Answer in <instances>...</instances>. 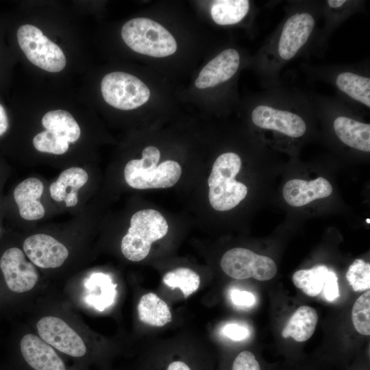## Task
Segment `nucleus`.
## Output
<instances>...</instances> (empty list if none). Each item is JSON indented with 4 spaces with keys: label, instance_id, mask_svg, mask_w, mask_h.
Returning <instances> with one entry per match:
<instances>
[{
    "label": "nucleus",
    "instance_id": "nucleus-1",
    "mask_svg": "<svg viewBox=\"0 0 370 370\" xmlns=\"http://www.w3.org/2000/svg\"><path fill=\"white\" fill-rule=\"evenodd\" d=\"M320 1H291L286 14L262 45L256 66L265 88L280 84V74L292 60L320 52Z\"/></svg>",
    "mask_w": 370,
    "mask_h": 370
},
{
    "label": "nucleus",
    "instance_id": "nucleus-2",
    "mask_svg": "<svg viewBox=\"0 0 370 370\" xmlns=\"http://www.w3.org/2000/svg\"><path fill=\"white\" fill-rule=\"evenodd\" d=\"M251 108L257 128L294 140L306 134L308 120L317 115L310 92L281 84L262 91Z\"/></svg>",
    "mask_w": 370,
    "mask_h": 370
},
{
    "label": "nucleus",
    "instance_id": "nucleus-3",
    "mask_svg": "<svg viewBox=\"0 0 370 370\" xmlns=\"http://www.w3.org/2000/svg\"><path fill=\"white\" fill-rule=\"evenodd\" d=\"M315 106L332 119V129L345 145L358 151H370V124L352 116L356 110L337 97L310 92Z\"/></svg>",
    "mask_w": 370,
    "mask_h": 370
},
{
    "label": "nucleus",
    "instance_id": "nucleus-4",
    "mask_svg": "<svg viewBox=\"0 0 370 370\" xmlns=\"http://www.w3.org/2000/svg\"><path fill=\"white\" fill-rule=\"evenodd\" d=\"M241 167V157L234 152L223 153L214 161L208 184L209 201L216 210H230L245 198L247 186L235 180Z\"/></svg>",
    "mask_w": 370,
    "mask_h": 370
},
{
    "label": "nucleus",
    "instance_id": "nucleus-5",
    "mask_svg": "<svg viewBox=\"0 0 370 370\" xmlns=\"http://www.w3.org/2000/svg\"><path fill=\"white\" fill-rule=\"evenodd\" d=\"M316 78L332 85L340 98L356 109L370 108L369 68L362 65H336L308 68Z\"/></svg>",
    "mask_w": 370,
    "mask_h": 370
},
{
    "label": "nucleus",
    "instance_id": "nucleus-6",
    "mask_svg": "<svg viewBox=\"0 0 370 370\" xmlns=\"http://www.w3.org/2000/svg\"><path fill=\"white\" fill-rule=\"evenodd\" d=\"M160 158L157 147H145L140 160H132L125 165L124 177L127 184L140 190L166 188L175 185L182 174L181 166L174 160H166L157 166Z\"/></svg>",
    "mask_w": 370,
    "mask_h": 370
},
{
    "label": "nucleus",
    "instance_id": "nucleus-7",
    "mask_svg": "<svg viewBox=\"0 0 370 370\" xmlns=\"http://www.w3.org/2000/svg\"><path fill=\"white\" fill-rule=\"evenodd\" d=\"M168 230L166 220L160 212L145 209L135 212L121 241L123 256L134 262L143 260L149 254L151 244L163 238Z\"/></svg>",
    "mask_w": 370,
    "mask_h": 370
},
{
    "label": "nucleus",
    "instance_id": "nucleus-8",
    "mask_svg": "<svg viewBox=\"0 0 370 370\" xmlns=\"http://www.w3.org/2000/svg\"><path fill=\"white\" fill-rule=\"evenodd\" d=\"M121 36L133 51L151 57L169 56L177 50L173 35L148 18H136L126 22L121 29Z\"/></svg>",
    "mask_w": 370,
    "mask_h": 370
},
{
    "label": "nucleus",
    "instance_id": "nucleus-9",
    "mask_svg": "<svg viewBox=\"0 0 370 370\" xmlns=\"http://www.w3.org/2000/svg\"><path fill=\"white\" fill-rule=\"evenodd\" d=\"M16 36L20 48L34 65L51 73L60 72L65 67L66 59L61 48L37 27L23 25L17 30Z\"/></svg>",
    "mask_w": 370,
    "mask_h": 370
},
{
    "label": "nucleus",
    "instance_id": "nucleus-10",
    "mask_svg": "<svg viewBox=\"0 0 370 370\" xmlns=\"http://www.w3.org/2000/svg\"><path fill=\"white\" fill-rule=\"evenodd\" d=\"M101 90L107 103L123 110L137 108L150 97V90L144 82L133 75L119 71L103 77Z\"/></svg>",
    "mask_w": 370,
    "mask_h": 370
},
{
    "label": "nucleus",
    "instance_id": "nucleus-11",
    "mask_svg": "<svg viewBox=\"0 0 370 370\" xmlns=\"http://www.w3.org/2000/svg\"><path fill=\"white\" fill-rule=\"evenodd\" d=\"M220 264L225 273L236 280L253 278L267 281L272 279L277 273V266L271 258L241 247L225 252Z\"/></svg>",
    "mask_w": 370,
    "mask_h": 370
},
{
    "label": "nucleus",
    "instance_id": "nucleus-12",
    "mask_svg": "<svg viewBox=\"0 0 370 370\" xmlns=\"http://www.w3.org/2000/svg\"><path fill=\"white\" fill-rule=\"evenodd\" d=\"M0 271L8 289L16 293L32 289L38 278L35 267L26 260L23 251L16 247H8L2 252Z\"/></svg>",
    "mask_w": 370,
    "mask_h": 370
},
{
    "label": "nucleus",
    "instance_id": "nucleus-13",
    "mask_svg": "<svg viewBox=\"0 0 370 370\" xmlns=\"http://www.w3.org/2000/svg\"><path fill=\"white\" fill-rule=\"evenodd\" d=\"M36 328L41 339L58 351L73 357L85 355L86 347L83 340L62 319L45 317L38 321Z\"/></svg>",
    "mask_w": 370,
    "mask_h": 370
},
{
    "label": "nucleus",
    "instance_id": "nucleus-14",
    "mask_svg": "<svg viewBox=\"0 0 370 370\" xmlns=\"http://www.w3.org/2000/svg\"><path fill=\"white\" fill-rule=\"evenodd\" d=\"M23 248L30 260L43 269L60 267L69 256V251L63 244L45 234L27 237Z\"/></svg>",
    "mask_w": 370,
    "mask_h": 370
},
{
    "label": "nucleus",
    "instance_id": "nucleus-15",
    "mask_svg": "<svg viewBox=\"0 0 370 370\" xmlns=\"http://www.w3.org/2000/svg\"><path fill=\"white\" fill-rule=\"evenodd\" d=\"M241 66L240 53L234 48L226 49L212 58L201 69L195 82L197 88H213L230 80Z\"/></svg>",
    "mask_w": 370,
    "mask_h": 370
},
{
    "label": "nucleus",
    "instance_id": "nucleus-16",
    "mask_svg": "<svg viewBox=\"0 0 370 370\" xmlns=\"http://www.w3.org/2000/svg\"><path fill=\"white\" fill-rule=\"evenodd\" d=\"M20 350L25 361L34 370H66L52 347L37 336L25 335L20 342Z\"/></svg>",
    "mask_w": 370,
    "mask_h": 370
},
{
    "label": "nucleus",
    "instance_id": "nucleus-17",
    "mask_svg": "<svg viewBox=\"0 0 370 370\" xmlns=\"http://www.w3.org/2000/svg\"><path fill=\"white\" fill-rule=\"evenodd\" d=\"M364 4L362 1H320L322 18L324 20V26L320 30L319 40L321 52L323 51L331 33L349 17L361 11Z\"/></svg>",
    "mask_w": 370,
    "mask_h": 370
},
{
    "label": "nucleus",
    "instance_id": "nucleus-18",
    "mask_svg": "<svg viewBox=\"0 0 370 370\" xmlns=\"http://www.w3.org/2000/svg\"><path fill=\"white\" fill-rule=\"evenodd\" d=\"M332 190L331 184L324 177L311 181L293 179L285 184L283 196L289 205L300 207L315 199L330 196Z\"/></svg>",
    "mask_w": 370,
    "mask_h": 370
},
{
    "label": "nucleus",
    "instance_id": "nucleus-19",
    "mask_svg": "<svg viewBox=\"0 0 370 370\" xmlns=\"http://www.w3.org/2000/svg\"><path fill=\"white\" fill-rule=\"evenodd\" d=\"M43 189L42 182L35 177L25 179L14 188L13 200L22 219L34 221L44 217L45 210L39 201Z\"/></svg>",
    "mask_w": 370,
    "mask_h": 370
},
{
    "label": "nucleus",
    "instance_id": "nucleus-20",
    "mask_svg": "<svg viewBox=\"0 0 370 370\" xmlns=\"http://www.w3.org/2000/svg\"><path fill=\"white\" fill-rule=\"evenodd\" d=\"M85 286L86 302L96 310L103 311L113 304L116 284L112 283L108 275L95 273L86 280Z\"/></svg>",
    "mask_w": 370,
    "mask_h": 370
},
{
    "label": "nucleus",
    "instance_id": "nucleus-21",
    "mask_svg": "<svg viewBox=\"0 0 370 370\" xmlns=\"http://www.w3.org/2000/svg\"><path fill=\"white\" fill-rule=\"evenodd\" d=\"M318 322L316 310L308 306L299 307L290 317L284 328V338H293L295 341L304 342L314 334Z\"/></svg>",
    "mask_w": 370,
    "mask_h": 370
},
{
    "label": "nucleus",
    "instance_id": "nucleus-22",
    "mask_svg": "<svg viewBox=\"0 0 370 370\" xmlns=\"http://www.w3.org/2000/svg\"><path fill=\"white\" fill-rule=\"evenodd\" d=\"M137 310L139 319L150 325L162 327L172 320L167 304L153 293L141 297Z\"/></svg>",
    "mask_w": 370,
    "mask_h": 370
},
{
    "label": "nucleus",
    "instance_id": "nucleus-23",
    "mask_svg": "<svg viewBox=\"0 0 370 370\" xmlns=\"http://www.w3.org/2000/svg\"><path fill=\"white\" fill-rule=\"evenodd\" d=\"M250 9L248 0H216L211 4L210 14L215 23L232 25L242 21Z\"/></svg>",
    "mask_w": 370,
    "mask_h": 370
},
{
    "label": "nucleus",
    "instance_id": "nucleus-24",
    "mask_svg": "<svg viewBox=\"0 0 370 370\" xmlns=\"http://www.w3.org/2000/svg\"><path fill=\"white\" fill-rule=\"evenodd\" d=\"M42 124L47 130L54 132L69 143L76 142L80 136L78 123L66 110H56L47 112L42 119Z\"/></svg>",
    "mask_w": 370,
    "mask_h": 370
},
{
    "label": "nucleus",
    "instance_id": "nucleus-25",
    "mask_svg": "<svg viewBox=\"0 0 370 370\" xmlns=\"http://www.w3.org/2000/svg\"><path fill=\"white\" fill-rule=\"evenodd\" d=\"M88 175L79 167H71L62 171L58 180L50 185L51 197L55 201H64L70 193H77L88 181Z\"/></svg>",
    "mask_w": 370,
    "mask_h": 370
},
{
    "label": "nucleus",
    "instance_id": "nucleus-26",
    "mask_svg": "<svg viewBox=\"0 0 370 370\" xmlns=\"http://www.w3.org/2000/svg\"><path fill=\"white\" fill-rule=\"evenodd\" d=\"M329 271L325 265L298 270L293 275L292 280L294 285L305 294L314 297L322 291Z\"/></svg>",
    "mask_w": 370,
    "mask_h": 370
},
{
    "label": "nucleus",
    "instance_id": "nucleus-27",
    "mask_svg": "<svg viewBox=\"0 0 370 370\" xmlns=\"http://www.w3.org/2000/svg\"><path fill=\"white\" fill-rule=\"evenodd\" d=\"M163 282L171 288H179L184 297H187L198 289L200 278L193 270L180 267L167 272L163 277Z\"/></svg>",
    "mask_w": 370,
    "mask_h": 370
},
{
    "label": "nucleus",
    "instance_id": "nucleus-28",
    "mask_svg": "<svg viewBox=\"0 0 370 370\" xmlns=\"http://www.w3.org/2000/svg\"><path fill=\"white\" fill-rule=\"evenodd\" d=\"M352 319L356 330L365 336L370 334V291L367 290L354 302Z\"/></svg>",
    "mask_w": 370,
    "mask_h": 370
},
{
    "label": "nucleus",
    "instance_id": "nucleus-29",
    "mask_svg": "<svg viewBox=\"0 0 370 370\" xmlns=\"http://www.w3.org/2000/svg\"><path fill=\"white\" fill-rule=\"evenodd\" d=\"M33 145L41 152L60 155L69 149V143L50 130H45L33 138Z\"/></svg>",
    "mask_w": 370,
    "mask_h": 370
},
{
    "label": "nucleus",
    "instance_id": "nucleus-30",
    "mask_svg": "<svg viewBox=\"0 0 370 370\" xmlns=\"http://www.w3.org/2000/svg\"><path fill=\"white\" fill-rule=\"evenodd\" d=\"M346 278L354 291L370 288V264L361 259L355 260L349 266Z\"/></svg>",
    "mask_w": 370,
    "mask_h": 370
},
{
    "label": "nucleus",
    "instance_id": "nucleus-31",
    "mask_svg": "<svg viewBox=\"0 0 370 370\" xmlns=\"http://www.w3.org/2000/svg\"><path fill=\"white\" fill-rule=\"evenodd\" d=\"M232 370H261V369L254 354L245 350L234 359Z\"/></svg>",
    "mask_w": 370,
    "mask_h": 370
},
{
    "label": "nucleus",
    "instance_id": "nucleus-32",
    "mask_svg": "<svg viewBox=\"0 0 370 370\" xmlns=\"http://www.w3.org/2000/svg\"><path fill=\"white\" fill-rule=\"evenodd\" d=\"M222 332L225 336L235 341L245 340L249 335L247 327L235 323L226 324L223 328Z\"/></svg>",
    "mask_w": 370,
    "mask_h": 370
},
{
    "label": "nucleus",
    "instance_id": "nucleus-33",
    "mask_svg": "<svg viewBox=\"0 0 370 370\" xmlns=\"http://www.w3.org/2000/svg\"><path fill=\"white\" fill-rule=\"evenodd\" d=\"M322 291H323L325 298L330 301L336 299L339 296L338 278L334 272L329 271Z\"/></svg>",
    "mask_w": 370,
    "mask_h": 370
},
{
    "label": "nucleus",
    "instance_id": "nucleus-34",
    "mask_svg": "<svg viewBox=\"0 0 370 370\" xmlns=\"http://www.w3.org/2000/svg\"><path fill=\"white\" fill-rule=\"evenodd\" d=\"M230 298L233 304L238 306L250 307L255 302V297L251 293L238 289L231 291Z\"/></svg>",
    "mask_w": 370,
    "mask_h": 370
},
{
    "label": "nucleus",
    "instance_id": "nucleus-35",
    "mask_svg": "<svg viewBox=\"0 0 370 370\" xmlns=\"http://www.w3.org/2000/svg\"><path fill=\"white\" fill-rule=\"evenodd\" d=\"M9 128L8 114L3 106L0 103V136H3Z\"/></svg>",
    "mask_w": 370,
    "mask_h": 370
},
{
    "label": "nucleus",
    "instance_id": "nucleus-36",
    "mask_svg": "<svg viewBox=\"0 0 370 370\" xmlns=\"http://www.w3.org/2000/svg\"><path fill=\"white\" fill-rule=\"evenodd\" d=\"M166 370H191L190 367L183 361L177 360L171 362Z\"/></svg>",
    "mask_w": 370,
    "mask_h": 370
},
{
    "label": "nucleus",
    "instance_id": "nucleus-37",
    "mask_svg": "<svg viewBox=\"0 0 370 370\" xmlns=\"http://www.w3.org/2000/svg\"><path fill=\"white\" fill-rule=\"evenodd\" d=\"M67 207H73L78 202L77 193H69L64 199Z\"/></svg>",
    "mask_w": 370,
    "mask_h": 370
},
{
    "label": "nucleus",
    "instance_id": "nucleus-38",
    "mask_svg": "<svg viewBox=\"0 0 370 370\" xmlns=\"http://www.w3.org/2000/svg\"><path fill=\"white\" fill-rule=\"evenodd\" d=\"M366 222H367V223H370V219H366Z\"/></svg>",
    "mask_w": 370,
    "mask_h": 370
}]
</instances>
